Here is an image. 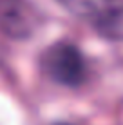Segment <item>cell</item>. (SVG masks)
I'll use <instances>...</instances> for the list:
<instances>
[{"label": "cell", "mask_w": 123, "mask_h": 125, "mask_svg": "<svg viewBox=\"0 0 123 125\" xmlns=\"http://www.w3.org/2000/svg\"><path fill=\"white\" fill-rule=\"evenodd\" d=\"M44 67L54 82L65 87H78L85 78V60L73 44H56L45 53Z\"/></svg>", "instance_id": "cell-1"}, {"label": "cell", "mask_w": 123, "mask_h": 125, "mask_svg": "<svg viewBox=\"0 0 123 125\" xmlns=\"http://www.w3.org/2000/svg\"><path fill=\"white\" fill-rule=\"evenodd\" d=\"M96 33L109 40H123V0H100L89 13Z\"/></svg>", "instance_id": "cell-2"}, {"label": "cell", "mask_w": 123, "mask_h": 125, "mask_svg": "<svg viewBox=\"0 0 123 125\" xmlns=\"http://www.w3.org/2000/svg\"><path fill=\"white\" fill-rule=\"evenodd\" d=\"M0 27L11 36L29 34L31 16L22 0H0Z\"/></svg>", "instance_id": "cell-3"}, {"label": "cell", "mask_w": 123, "mask_h": 125, "mask_svg": "<svg viewBox=\"0 0 123 125\" xmlns=\"http://www.w3.org/2000/svg\"><path fill=\"white\" fill-rule=\"evenodd\" d=\"M60 4H63L69 11L76 13V15H87L89 16L94 2L92 0H60Z\"/></svg>", "instance_id": "cell-4"}, {"label": "cell", "mask_w": 123, "mask_h": 125, "mask_svg": "<svg viewBox=\"0 0 123 125\" xmlns=\"http://www.w3.org/2000/svg\"><path fill=\"white\" fill-rule=\"evenodd\" d=\"M58 125H69V123H58Z\"/></svg>", "instance_id": "cell-5"}]
</instances>
